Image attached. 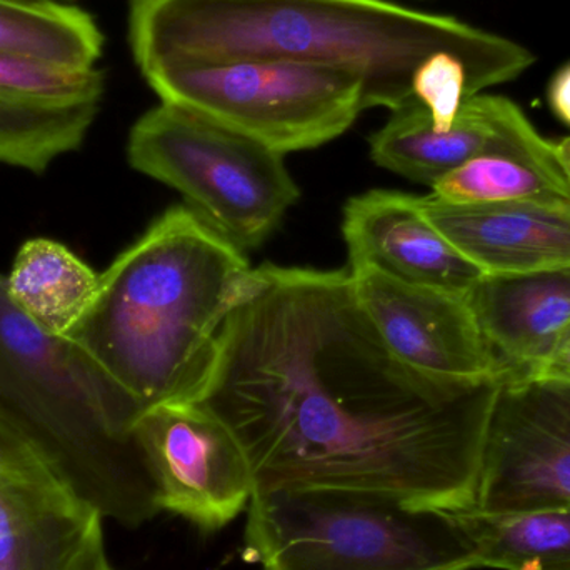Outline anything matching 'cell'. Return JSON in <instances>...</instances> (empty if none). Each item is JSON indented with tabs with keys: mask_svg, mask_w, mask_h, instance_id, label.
I'll return each instance as SVG.
<instances>
[{
	"mask_svg": "<svg viewBox=\"0 0 570 570\" xmlns=\"http://www.w3.org/2000/svg\"><path fill=\"white\" fill-rule=\"evenodd\" d=\"M144 79L174 104L253 137L281 154L315 149L365 110L355 73L291 60L160 66Z\"/></svg>",
	"mask_w": 570,
	"mask_h": 570,
	"instance_id": "obj_7",
	"label": "cell"
},
{
	"mask_svg": "<svg viewBox=\"0 0 570 570\" xmlns=\"http://www.w3.org/2000/svg\"><path fill=\"white\" fill-rule=\"evenodd\" d=\"M156 484L159 511L186 519L204 532L229 524L249 508L254 478L229 428L197 402H167L136 424Z\"/></svg>",
	"mask_w": 570,
	"mask_h": 570,
	"instance_id": "obj_9",
	"label": "cell"
},
{
	"mask_svg": "<svg viewBox=\"0 0 570 570\" xmlns=\"http://www.w3.org/2000/svg\"><path fill=\"white\" fill-rule=\"evenodd\" d=\"M432 196L451 204L570 197V179L554 144L525 117L501 146L442 177Z\"/></svg>",
	"mask_w": 570,
	"mask_h": 570,
	"instance_id": "obj_17",
	"label": "cell"
},
{
	"mask_svg": "<svg viewBox=\"0 0 570 570\" xmlns=\"http://www.w3.org/2000/svg\"><path fill=\"white\" fill-rule=\"evenodd\" d=\"M247 549L261 570H478L451 511L375 492H254Z\"/></svg>",
	"mask_w": 570,
	"mask_h": 570,
	"instance_id": "obj_5",
	"label": "cell"
},
{
	"mask_svg": "<svg viewBox=\"0 0 570 570\" xmlns=\"http://www.w3.org/2000/svg\"><path fill=\"white\" fill-rule=\"evenodd\" d=\"M468 301L502 381L534 377L570 328V266L521 276L485 274Z\"/></svg>",
	"mask_w": 570,
	"mask_h": 570,
	"instance_id": "obj_15",
	"label": "cell"
},
{
	"mask_svg": "<svg viewBox=\"0 0 570 570\" xmlns=\"http://www.w3.org/2000/svg\"><path fill=\"white\" fill-rule=\"evenodd\" d=\"M99 23L62 0H0V56L62 69H96L104 52Z\"/></svg>",
	"mask_w": 570,
	"mask_h": 570,
	"instance_id": "obj_20",
	"label": "cell"
},
{
	"mask_svg": "<svg viewBox=\"0 0 570 570\" xmlns=\"http://www.w3.org/2000/svg\"><path fill=\"white\" fill-rule=\"evenodd\" d=\"M549 104L556 117L570 127V62L556 72L549 86Z\"/></svg>",
	"mask_w": 570,
	"mask_h": 570,
	"instance_id": "obj_22",
	"label": "cell"
},
{
	"mask_svg": "<svg viewBox=\"0 0 570 570\" xmlns=\"http://www.w3.org/2000/svg\"><path fill=\"white\" fill-rule=\"evenodd\" d=\"M348 274L365 314L402 362L439 377H501L468 295L402 283L372 269Z\"/></svg>",
	"mask_w": 570,
	"mask_h": 570,
	"instance_id": "obj_11",
	"label": "cell"
},
{
	"mask_svg": "<svg viewBox=\"0 0 570 570\" xmlns=\"http://www.w3.org/2000/svg\"><path fill=\"white\" fill-rule=\"evenodd\" d=\"M129 46L140 72L160 66L291 60L347 70L365 109L407 106L415 67L451 52L469 97L521 77L535 56L515 40L392 0H129Z\"/></svg>",
	"mask_w": 570,
	"mask_h": 570,
	"instance_id": "obj_2",
	"label": "cell"
},
{
	"mask_svg": "<svg viewBox=\"0 0 570 570\" xmlns=\"http://www.w3.org/2000/svg\"><path fill=\"white\" fill-rule=\"evenodd\" d=\"M570 504V382L502 381L489 424L474 508Z\"/></svg>",
	"mask_w": 570,
	"mask_h": 570,
	"instance_id": "obj_10",
	"label": "cell"
},
{
	"mask_svg": "<svg viewBox=\"0 0 570 570\" xmlns=\"http://www.w3.org/2000/svg\"><path fill=\"white\" fill-rule=\"evenodd\" d=\"M429 223L488 276L570 266V197L451 204L419 197Z\"/></svg>",
	"mask_w": 570,
	"mask_h": 570,
	"instance_id": "obj_14",
	"label": "cell"
},
{
	"mask_svg": "<svg viewBox=\"0 0 570 570\" xmlns=\"http://www.w3.org/2000/svg\"><path fill=\"white\" fill-rule=\"evenodd\" d=\"M0 405L53 455L102 514L137 528L159 514L136 435L144 409L70 338L37 327L0 274Z\"/></svg>",
	"mask_w": 570,
	"mask_h": 570,
	"instance_id": "obj_4",
	"label": "cell"
},
{
	"mask_svg": "<svg viewBox=\"0 0 570 570\" xmlns=\"http://www.w3.org/2000/svg\"><path fill=\"white\" fill-rule=\"evenodd\" d=\"M566 372H570V328L564 335L554 354L542 365L541 371L531 379H558Z\"/></svg>",
	"mask_w": 570,
	"mask_h": 570,
	"instance_id": "obj_23",
	"label": "cell"
},
{
	"mask_svg": "<svg viewBox=\"0 0 570 570\" xmlns=\"http://www.w3.org/2000/svg\"><path fill=\"white\" fill-rule=\"evenodd\" d=\"M253 267L189 207H174L100 273L70 335L140 407L194 402Z\"/></svg>",
	"mask_w": 570,
	"mask_h": 570,
	"instance_id": "obj_3",
	"label": "cell"
},
{
	"mask_svg": "<svg viewBox=\"0 0 570 570\" xmlns=\"http://www.w3.org/2000/svg\"><path fill=\"white\" fill-rule=\"evenodd\" d=\"M100 274L66 244L36 237L20 246L6 276L17 308L53 337L67 338L89 314L99 294Z\"/></svg>",
	"mask_w": 570,
	"mask_h": 570,
	"instance_id": "obj_18",
	"label": "cell"
},
{
	"mask_svg": "<svg viewBox=\"0 0 570 570\" xmlns=\"http://www.w3.org/2000/svg\"><path fill=\"white\" fill-rule=\"evenodd\" d=\"M451 512L478 569L570 570V504Z\"/></svg>",
	"mask_w": 570,
	"mask_h": 570,
	"instance_id": "obj_19",
	"label": "cell"
},
{
	"mask_svg": "<svg viewBox=\"0 0 570 570\" xmlns=\"http://www.w3.org/2000/svg\"><path fill=\"white\" fill-rule=\"evenodd\" d=\"M127 159L179 190L189 209L240 250L261 246L301 196L284 154L174 104L139 117Z\"/></svg>",
	"mask_w": 570,
	"mask_h": 570,
	"instance_id": "obj_6",
	"label": "cell"
},
{
	"mask_svg": "<svg viewBox=\"0 0 570 570\" xmlns=\"http://www.w3.org/2000/svg\"><path fill=\"white\" fill-rule=\"evenodd\" d=\"M100 570H114V569H112V568H110V566H109V564H107V566H106V568H102V569H100Z\"/></svg>",
	"mask_w": 570,
	"mask_h": 570,
	"instance_id": "obj_26",
	"label": "cell"
},
{
	"mask_svg": "<svg viewBox=\"0 0 570 570\" xmlns=\"http://www.w3.org/2000/svg\"><path fill=\"white\" fill-rule=\"evenodd\" d=\"M351 271L469 295L485 276L422 213L419 197L371 190L348 200L342 223Z\"/></svg>",
	"mask_w": 570,
	"mask_h": 570,
	"instance_id": "obj_13",
	"label": "cell"
},
{
	"mask_svg": "<svg viewBox=\"0 0 570 570\" xmlns=\"http://www.w3.org/2000/svg\"><path fill=\"white\" fill-rule=\"evenodd\" d=\"M524 119L511 99L478 94L464 100L451 129L438 132L425 107L412 100L372 134L371 157L377 166L432 189L452 170L501 146Z\"/></svg>",
	"mask_w": 570,
	"mask_h": 570,
	"instance_id": "obj_16",
	"label": "cell"
},
{
	"mask_svg": "<svg viewBox=\"0 0 570 570\" xmlns=\"http://www.w3.org/2000/svg\"><path fill=\"white\" fill-rule=\"evenodd\" d=\"M501 384L402 362L347 271L264 264L194 402L236 435L254 492L348 489L458 511L475 504Z\"/></svg>",
	"mask_w": 570,
	"mask_h": 570,
	"instance_id": "obj_1",
	"label": "cell"
},
{
	"mask_svg": "<svg viewBox=\"0 0 570 570\" xmlns=\"http://www.w3.org/2000/svg\"><path fill=\"white\" fill-rule=\"evenodd\" d=\"M558 381H568V382H570V372H566V374H562L561 377H558Z\"/></svg>",
	"mask_w": 570,
	"mask_h": 570,
	"instance_id": "obj_25",
	"label": "cell"
},
{
	"mask_svg": "<svg viewBox=\"0 0 570 570\" xmlns=\"http://www.w3.org/2000/svg\"><path fill=\"white\" fill-rule=\"evenodd\" d=\"M556 153H558L559 160H561L562 167L568 173L570 179V137H566L561 142L554 144Z\"/></svg>",
	"mask_w": 570,
	"mask_h": 570,
	"instance_id": "obj_24",
	"label": "cell"
},
{
	"mask_svg": "<svg viewBox=\"0 0 570 570\" xmlns=\"http://www.w3.org/2000/svg\"><path fill=\"white\" fill-rule=\"evenodd\" d=\"M102 514L0 405V570H100Z\"/></svg>",
	"mask_w": 570,
	"mask_h": 570,
	"instance_id": "obj_8",
	"label": "cell"
},
{
	"mask_svg": "<svg viewBox=\"0 0 570 570\" xmlns=\"http://www.w3.org/2000/svg\"><path fill=\"white\" fill-rule=\"evenodd\" d=\"M412 96L425 107L438 132L451 129L469 97V70L464 60L451 52L425 57L412 76Z\"/></svg>",
	"mask_w": 570,
	"mask_h": 570,
	"instance_id": "obj_21",
	"label": "cell"
},
{
	"mask_svg": "<svg viewBox=\"0 0 570 570\" xmlns=\"http://www.w3.org/2000/svg\"><path fill=\"white\" fill-rule=\"evenodd\" d=\"M100 69L0 56V164L43 174L82 147L102 104Z\"/></svg>",
	"mask_w": 570,
	"mask_h": 570,
	"instance_id": "obj_12",
	"label": "cell"
}]
</instances>
